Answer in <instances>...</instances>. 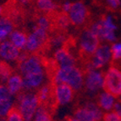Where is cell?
I'll list each match as a JSON object with an SVG mask.
<instances>
[{
  "instance_id": "7402d4cb",
  "label": "cell",
  "mask_w": 121,
  "mask_h": 121,
  "mask_svg": "<svg viewBox=\"0 0 121 121\" xmlns=\"http://www.w3.org/2000/svg\"><path fill=\"white\" fill-rule=\"evenodd\" d=\"M111 54L113 62L121 60V43L113 44L111 48Z\"/></svg>"
},
{
  "instance_id": "5b68a950",
  "label": "cell",
  "mask_w": 121,
  "mask_h": 121,
  "mask_svg": "<svg viewBox=\"0 0 121 121\" xmlns=\"http://www.w3.org/2000/svg\"><path fill=\"white\" fill-rule=\"evenodd\" d=\"M103 87L105 92L111 94L113 97L121 96V70L116 67H110L104 75Z\"/></svg>"
},
{
  "instance_id": "277c9868",
  "label": "cell",
  "mask_w": 121,
  "mask_h": 121,
  "mask_svg": "<svg viewBox=\"0 0 121 121\" xmlns=\"http://www.w3.org/2000/svg\"><path fill=\"white\" fill-rule=\"evenodd\" d=\"M68 15L70 20V23L76 27L85 29L89 28L91 25L89 10L82 2L71 4Z\"/></svg>"
},
{
  "instance_id": "8fae6325",
  "label": "cell",
  "mask_w": 121,
  "mask_h": 121,
  "mask_svg": "<svg viewBox=\"0 0 121 121\" xmlns=\"http://www.w3.org/2000/svg\"><path fill=\"white\" fill-rule=\"evenodd\" d=\"M45 72L33 73L30 75H25L23 77V90L26 91L27 90L35 89L40 86L44 80Z\"/></svg>"
},
{
  "instance_id": "8992f818",
  "label": "cell",
  "mask_w": 121,
  "mask_h": 121,
  "mask_svg": "<svg viewBox=\"0 0 121 121\" xmlns=\"http://www.w3.org/2000/svg\"><path fill=\"white\" fill-rule=\"evenodd\" d=\"M111 57V49L108 45L99 46L91 59L92 69H99L104 66Z\"/></svg>"
},
{
  "instance_id": "9a60e30c",
  "label": "cell",
  "mask_w": 121,
  "mask_h": 121,
  "mask_svg": "<svg viewBox=\"0 0 121 121\" xmlns=\"http://www.w3.org/2000/svg\"><path fill=\"white\" fill-rule=\"evenodd\" d=\"M97 104L101 108L109 111L113 108L114 104V97L108 92L101 93L97 97Z\"/></svg>"
},
{
  "instance_id": "ac0fdd59",
  "label": "cell",
  "mask_w": 121,
  "mask_h": 121,
  "mask_svg": "<svg viewBox=\"0 0 121 121\" xmlns=\"http://www.w3.org/2000/svg\"><path fill=\"white\" fill-rule=\"evenodd\" d=\"M13 75V69L5 61H0V83L5 82Z\"/></svg>"
},
{
  "instance_id": "e0dca14e",
  "label": "cell",
  "mask_w": 121,
  "mask_h": 121,
  "mask_svg": "<svg viewBox=\"0 0 121 121\" xmlns=\"http://www.w3.org/2000/svg\"><path fill=\"white\" fill-rule=\"evenodd\" d=\"M75 117L80 121H97L92 113L85 107L75 109Z\"/></svg>"
},
{
  "instance_id": "83f0119b",
  "label": "cell",
  "mask_w": 121,
  "mask_h": 121,
  "mask_svg": "<svg viewBox=\"0 0 121 121\" xmlns=\"http://www.w3.org/2000/svg\"><path fill=\"white\" fill-rule=\"evenodd\" d=\"M64 121H80V120H78V119H73V118H71V117H66Z\"/></svg>"
},
{
  "instance_id": "603a6c76",
  "label": "cell",
  "mask_w": 121,
  "mask_h": 121,
  "mask_svg": "<svg viewBox=\"0 0 121 121\" xmlns=\"http://www.w3.org/2000/svg\"><path fill=\"white\" fill-rule=\"evenodd\" d=\"M103 121H121V116L113 111L106 113L103 114Z\"/></svg>"
},
{
  "instance_id": "2e32d148",
  "label": "cell",
  "mask_w": 121,
  "mask_h": 121,
  "mask_svg": "<svg viewBox=\"0 0 121 121\" xmlns=\"http://www.w3.org/2000/svg\"><path fill=\"white\" fill-rule=\"evenodd\" d=\"M37 11L41 13H48L54 10H59V7L52 0H36Z\"/></svg>"
},
{
  "instance_id": "3957f363",
  "label": "cell",
  "mask_w": 121,
  "mask_h": 121,
  "mask_svg": "<svg viewBox=\"0 0 121 121\" xmlns=\"http://www.w3.org/2000/svg\"><path fill=\"white\" fill-rule=\"evenodd\" d=\"M18 96V108L22 114L24 121H30L38 108V100L36 94L21 91Z\"/></svg>"
},
{
  "instance_id": "4fadbf2b",
  "label": "cell",
  "mask_w": 121,
  "mask_h": 121,
  "mask_svg": "<svg viewBox=\"0 0 121 121\" xmlns=\"http://www.w3.org/2000/svg\"><path fill=\"white\" fill-rule=\"evenodd\" d=\"M15 25L12 20L5 16L0 17V41H4L13 31Z\"/></svg>"
},
{
  "instance_id": "cb8c5ba5",
  "label": "cell",
  "mask_w": 121,
  "mask_h": 121,
  "mask_svg": "<svg viewBox=\"0 0 121 121\" xmlns=\"http://www.w3.org/2000/svg\"><path fill=\"white\" fill-rule=\"evenodd\" d=\"M113 112L116 113L117 114H119V116H121V102L117 101L115 102L114 104H113Z\"/></svg>"
},
{
  "instance_id": "6da1fadb",
  "label": "cell",
  "mask_w": 121,
  "mask_h": 121,
  "mask_svg": "<svg viewBox=\"0 0 121 121\" xmlns=\"http://www.w3.org/2000/svg\"><path fill=\"white\" fill-rule=\"evenodd\" d=\"M84 75L85 74L79 67H62L59 69L53 83L56 85L66 83L72 87L74 91H80L84 85Z\"/></svg>"
},
{
  "instance_id": "30bf717a",
  "label": "cell",
  "mask_w": 121,
  "mask_h": 121,
  "mask_svg": "<svg viewBox=\"0 0 121 121\" xmlns=\"http://www.w3.org/2000/svg\"><path fill=\"white\" fill-rule=\"evenodd\" d=\"M20 49L11 42H2L0 43V57L6 60H17L20 56Z\"/></svg>"
},
{
  "instance_id": "44dd1931",
  "label": "cell",
  "mask_w": 121,
  "mask_h": 121,
  "mask_svg": "<svg viewBox=\"0 0 121 121\" xmlns=\"http://www.w3.org/2000/svg\"><path fill=\"white\" fill-rule=\"evenodd\" d=\"M85 108L88 109V110H90V111L92 113V114L95 116L96 119H97V121L101 120L102 116H103V113H102L101 110H100V108L97 107L95 103H91V102H89V103H87L86 104Z\"/></svg>"
},
{
  "instance_id": "5bb4252c",
  "label": "cell",
  "mask_w": 121,
  "mask_h": 121,
  "mask_svg": "<svg viewBox=\"0 0 121 121\" xmlns=\"http://www.w3.org/2000/svg\"><path fill=\"white\" fill-rule=\"evenodd\" d=\"M28 36L25 30H14L10 34L11 43L19 49H25Z\"/></svg>"
},
{
  "instance_id": "ffe728a7",
  "label": "cell",
  "mask_w": 121,
  "mask_h": 121,
  "mask_svg": "<svg viewBox=\"0 0 121 121\" xmlns=\"http://www.w3.org/2000/svg\"><path fill=\"white\" fill-rule=\"evenodd\" d=\"M35 121H52V114L44 108L38 107Z\"/></svg>"
},
{
  "instance_id": "4316f807",
  "label": "cell",
  "mask_w": 121,
  "mask_h": 121,
  "mask_svg": "<svg viewBox=\"0 0 121 121\" xmlns=\"http://www.w3.org/2000/svg\"><path fill=\"white\" fill-rule=\"evenodd\" d=\"M16 1L22 5H27V4H30L31 2V0H16Z\"/></svg>"
},
{
  "instance_id": "9c48e42d",
  "label": "cell",
  "mask_w": 121,
  "mask_h": 121,
  "mask_svg": "<svg viewBox=\"0 0 121 121\" xmlns=\"http://www.w3.org/2000/svg\"><path fill=\"white\" fill-rule=\"evenodd\" d=\"M56 97L59 105L70 103L74 97V90L66 83H59L56 86Z\"/></svg>"
},
{
  "instance_id": "7c38bea8",
  "label": "cell",
  "mask_w": 121,
  "mask_h": 121,
  "mask_svg": "<svg viewBox=\"0 0 121 121\" xmlns=\"http://www.w3.org/2000/svg\"><path fill=\"white\" fill-rule=\"evenodd\" d=\"M7 88L11 95L19 94L23 90V77L18 74H13L7 81Z\"/></svg>"
},
{
  "instance_id": "d6986e66",
  "label": "cell",
  "mask_w": 121,
  "mask_h": 121,
  "mask_svg": "<svg viewBox=\"0 0 121 121\" xmlns=\"http://www.w3.org/2000/svg\"><path fill=\"white\" fill-rule=\"evenodd\" d=\"M7 121H24L22 114L16 104L10 107L7 113Z\"/></svg>"
},
{
  "instance_id": "484cf974",
  "label": "cell",
  "mask_w": 121,
  "mask_h": 121,
  "mask_svg": "<svg viewBox=\"0 0 121 121\" xmlns=\"http://www.w3.org/2000/svg\"><path fill=\"white\" fill-rule=\"evenodd\" d=\"M70 7H71L70 3L66 2V3H65V4H64V5H63L62 10H63V11H65V12L68 13V12H69V10L70 9Z\"/></svg>"
},
{
  "instance_id": "f1b7e54d",
  "label": "cell",
  "mask_w": 121,
  "mask_h": 121,
  "mask_svg": "<svg viewBox=\"0 0 121 121\" xmlns=\"http://www.w3.org/2000/svg\"><path fill=\"white\" fill-rule=\"evenodd\" d=\"M2 10H3L2 6H0V15H1V14H2Z\"/></svg>"
},
{
  "instance_id": "7a4b0ae2",
  "label": "cell",
  "mask_w": 121,
  "mask_h": 121,
  "mask_svg": "<svg viewBox=\"0 0 121 121\" xmlns=\"http://www.w3.org/2000/svg\"><path fill=\"white\" fill-rule=\"evenodd\" d=\"M56 86L55 83L48 81V83L39 88L36 93L38 100V107L46 108L52 115L54 114L59 106L56 97Z\"/></svg>"
},
{
  "instance_id": "ba28073f",
  "label": "cell",
  "mask_w": 121,
  "mask_h": 121,
  "mask_svg": "<svg viewBox=\"0 0 121 121\" xmlns=\"http://www.w3.org/2000/svg\"><path fill=\"white\" fill-rule=\"evenodd\" d=\"M54 59L58 62L60 68L62 67L75 66L77 64V59L73 56L65 47L58 49L54 53Z\"/></svg>"
},
{
  "instance_id": "52a82bcc",
  "label": "cell",
  "mask_w": 121,
  "mask_h": 121,
  "mask_svg": "<svg viewBox=\"0 0 121 121\" xmlns=\"http://www.w3.org/2000/svg\"><path fill=\"white\" fill-rule=\"evenodd\" d=\"M103 80H104V75L103 73L97 72L91 69L86 74V87L87 90L91 91H97L98 89L103 87Z\"/></svg>"
},
{
  "instance_id": "d4e9b609",
  "label": "cell",
  "mask_w": 121,
  "mask_h": 121,
  "mask_svg": "<svg viewBox=\"0 0 121 121\" xmlns=\"http://www.w3.org/2000/svg\"><path fill=\"white\" fill-rule=\"evenodd\" d=\"M108 4L111 8L117 9L120 5V0H107Z\"/></svg>"
}]
</instances>
